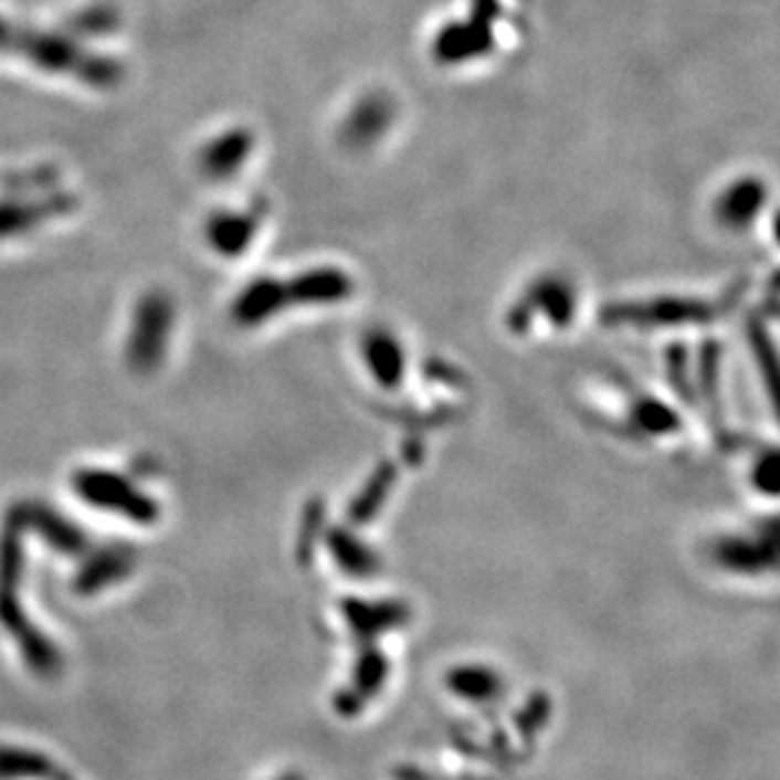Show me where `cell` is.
<instances>
[{
  "mask_svg": "<svg viewBox=\"0 0 780 780\" xmlns=\"http://www.w3.org/2000/svg\"><path fill=\"white\" fill-rule=\"evenodd\" d=\"M720 314V304L689 296H660L652 301H624L611 304L604 322L614 326H640V329H667V326L707 324Z\"/></svg>",
  "mask_w": 780,
  "mask_h": 780,
  "instance_id": "cell-1",
  "label": "cell"
},
{
  "mask_svg": "<svg viewBox=\"0 0 780 780\" xmlns=\"http://www.w3.org/2000/svg\"><path fill=\"white\" fill-rule=\"evenodd\" d=\"M576 306H579V301H576L573 283L563 276L548 273V276H540L538 281L530 283L526 294L513 306L508 322L513 324V329L523 334L528 331L530 316L540 312L546 316L548 324L558 326V329H566V326L573 322Z\"/></svg>",
  "mask_w": 780,
  "mask_h": 780,
  "instance_id": "cell-2",
  "label": "cell"
},
{
  "mask_svg": "<svg viewBox=\"0 0 780 780\" xmlns=\"http://www.w3.org/2000/svg\"><path fill=\"white\" fill-rule=\"evenodd\" d=\"M294 278L296 281L286 286V298L288 304L296 306H339L357 291V281H354L351 273L331 263L314 265V268L301 271Z\"/></svg>",
  "mask_w": 780,
  "mask_h": 780,
  "instance_id": "cell-3",
  "label": "cell"
},
{
  "mask_svg": "<svg viewBox=\"0 0 780 780\" xmlns=\"http://www.w3.org/2000/svg\"><path fill=\"white\" fill-rule=\"evenodd\" d=\"M768 202V185L756 175H746L732 180L715 200V220L723 228L748 230L756 220L763 215Z\"/></svg>",
  "mask_w": 780,
  "mask_h": 780,
  "instance_id": "cell-4",
  "label": "cell"
},
{
  "mask_svg": "<svg viewBox=\"0 0 780 780\" xmlns=\"http://www.w3.org/2000/svg\"><path fill=\"white\" fill-rule=\"evenodd\" d=\"M365 365L375 377V382L384 389H397L404 377V349L397 336L387 329H371L361 344Z\"/></svg>",
  "mask_w": 780,
  "mask_h": 780,
  "instance_id": "cell-5",
  "label": "cell"
},
{
  "mask_svg": "<svg viewBox=\"0 0 780 780\" xmlns=\"http://www.w3.org/2000/svg\"><path fill=\"white\" fill-rule=\"evenodd\" d=\"M394 106L387 96H367L359 104H354L347 122H344L341 135L354 147H369L384 135L392 124Z\"/></svg>",
  "mask_w": 780,
  "mask_h": 780,
  "instance_id": "cell-6",
  "label": "cell"
},
{
  "mask_svg": "<svg viewBox=\"0 0 780 780\" xmlns=\"http://www.w3.org/2000/svg\"><path fill=\"white\" fill-rule=\"evenodd\" d=\"M329 546L336 556V561H339V566L347 573L369 576L371 571L377 569V561H375V556H371L369 548L344 534V530H336V534H331Z\"/></svg>",
  "mask_w": 780,
  "mask_h": 780,
  "instance_id": "cell-7",
  "label": "cell"
},
{
  "mask_svg": "<svg viewBox=\"0 0 780 780\" xmlns=\"http://www.w3.org/2000/svg\"><path fill=\"white\" fill-rule=\"evenodd\" d=\"M450 687L455 689V695L483 699V697H491L495 689H498V682H495L493 672H487L483 667H463L452 672Z\"/></svg>",
  "mask_w": 780,
  "mask_h": 780,
  "instance_id": "cell-8",
  "label": "cell"
},
{
  "mask_svg": "<svg viewBox=\"0 0 780 780\" xmlns=\"http://www.w3.org/2000/svg\"><path fill=\"white\" fill-rule=\"evenodd\" d=\"M636 417H640L646 428L654 430V432H664V430H670L672 424H675V422H672L675 417H672V412L667 410V407L660 404V402H642L640 407H636Z\"/></svg>",
  "mask_w": 780,
  "mask_h": 780,
  "instance_id": "cell-9",
  "label": "cell"
},
{
  "mask_svg": "<svg viewBox=\"0 0 780 780\" xmlns=\"http://www.w3.org/2000/svg\"><path fill=\"white\" fill-rule=\"evenodd\" d=\"M387 487H389V481H379V477H375V481H371L367 487L365 500L357 503V510L354 513H357V516H365L367 508H375V505L382 503V495H384Z\"/></svg>",
  "mask_w": 780,
  "mask_h": 780,
  "instance_id": "cell-10",
  "label": "cell"
}]
</instances>
